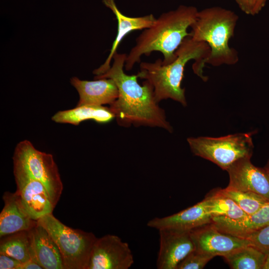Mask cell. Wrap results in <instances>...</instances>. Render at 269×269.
<instances>
[{
	"instance_id": "cell-1",
	"label": "cell",
	"mask_w": 269,
	"mask_h": 269,
	"mask_svg": "<svg viewBox=\"0 0 269 269\" xmlns=\"http://www.w3.org/2000/svg\"><path fill=\"white\" fill-rule=\"evenodd\" d=\"M127 54L116 52L114 62L103 74L95 80L110 78L119 90V96L110 105L117 123L124 127L146 126L158 127L172 132V128L166 120L164 111L156 102L152 86L145 80L140 85L137 74L129 75L124 70Z\"/></svg>"
},
{
	"instance_id": "cell-2",
	"label": "cell",
	"mask_w": 269,
	"mask_h": 269,
	"mask_svg": "<svg viewBox=\"0 0 269 269\" xmlns=\"http://www.w3.org/2000/svg\"><path fill=\"white\" fill-rule=\"evenodd\" d=\"M210 49L204 42L193 40L190 35L182 41L175 52L176 58L168 64H163L161 59L153 63L141 62L138 78L148 81L153 87L155 99L160 101L171 99L187 106L185 89L181 86L186 64L194 60L193 70L197 76L206 81L203 69L209 56Z\"/></svg>"
},
{
	"instance_id": "cell-3",
	"label": "cell",
	"mask_w": 269,
	"mask_h": 269,
	"mask_svg": "<svg viewBox=\"0 0 269 269\" xmlns=\"http://www.w3.org/2000/svg\"><path fill=\"white\" fill-rule=\"evenodd\" d=\"M198 12L193 6L181 5L175 10L162 13L136 38L135 45L127 55L125 69L132 70L135 63L140 61L142 55H149L153 51L163 54V64L173 61L176 50L190 35L188 28L195 21Z\"/></svg>"
},
{
	"instance_id": "cell-4",
	"label": "cell",
	"mask_w": 269,
	"mask_h": 269,
	"mask_svg": "<svg viewBox=\"0 0 269 269\" xmlns=\"http://www.w3.org/2000/svg\"><path fill=\"white\" fill-rule=\"evenodd\" d=\"M239 19L234 11L219 6L198 11L190 27V36L197 41L204 42L210 52L205 63L213 66L234 65L239 61L238 53L230 47Z\"/></svg>"
},
{
	"instance_id": "cell-5",
	"label": "cell",
	"mask_w": 269,
	"mask_h": 269,
	"mask_svg": "<svg viewBox=\"0 0 269 269\" xmlns=\"http://www.w3.org/2000/svg\"><path fill=\"white\" fill-rule=\"evenodd\" d=\"M37 223L47 231L57 244L64 269H87L97 239L93 233L71 228L52 213L41 217Z\"/></svg>"
},
{
	"instance_id": "cell-6",
	"label": "cell",
	"mask_w": 269,
	"mask_h": 269,
	"mask_svg": "<svg viewBox=\"0 0 269 269\" xmlns=\"http://www.w3.org/2000/svg\"><path fill=\"white\" fill-rule=\"evenodd\" d=\"M187 142L195 155L211 161L226 171L239 159L251 158L254 149L251 133L219 137H189Z\"/></svg>"
},
{
	"instance_id": "cell-7",
	"label": "cell",
	"mask_w": 269,
	"mask_h": 269,
	"mask_svg": "<svg viewBox=\"0 0 269 269\" xmlns=\"http://www.w3.org/2000/svg\"><path fill=\"white\" fill-rule=\"evenodd\" d=\"M13 164L21 167L45 187L52 203L56 205L63 191L58 167L52 154L40 151L27 140L19 142L14 152Z\"/></svg>"
},
{
	"instance_id": "cell-8",
	"label": "cell",
	"mask_w": 269,
	"mask_h": 269,
	"mask_svg": "<svg viewBox=\"0 0 269 269\" xmlns=\"http://www.w3.org/2000/svg\"><path fill=\"white\" fill-rule=\"evenodd\" d=\"M134 263L128 243L115 235L97 238L87 269H128Z\"/></svg>"
},
{
	"instance_id": "cell-9",
	"label": "cell",
	"mask_w": 269,
	"mask_h": 269,
	"mask_svg": "<svg viewBox=\"0 0 269 269\" xmlns=\"http://www.w3.org/2000/svg\"><path fill=\"white\" fill-rule=\"evenodd\" d=\"M16 192L25 211L34 220L52 213L55 208L45 186L20 166L13 164Z\"/></svg>"
},
{
	"instance_id": "cell-10",
	"label": "cell",
	"mask_w": 269,
	"mask_h": 269,
	"mask_svg": "<svg viewBox=\"0 0 269 269\" xmlns=\"http://www.w3.org/2000/svg\"><path fill=\"white\" fill-rule=\"evenodd\" d=\"M189 233L195 251L214 257H224L251 245L248 240L223 233L212 223L192 230Z\"/></svg>"
},
{
	"instance_id": "cell-11",
	"label": "cell",
	"mask_w": 269,
	"mask_h": 269,
	"mask_svg": "<svg viewBox=\"0 0 269 269\" xmlns=\"http://www.w3.org/2000/svg\"><path fill=\"white\" fill-rule=\"evenodd\" d=\"M229 183L227 187L256 193L269 201V173L265 167L253 164L250 157L239 159L227 170Z\"/></svg>"
},
{
	"instance_id": "cell-12",
	"label": "cell",
	"mask_w": 269,
	"mask_h": 269,
	"mask_svg": "<svg viewBox=\"0 0 269 269\" xmlns=\"http://www.w3.org/2000/svg\"><path fill=\"white\" fill-rule=\"evenodd\" d=\"M159 249L156 260L158 269H177L180 263L195 250L189 231L158 230Z\"/></svg>"
},
{
	"instance_id": "cell-13",
	"label": "cell",
	"mask_w": 269,
	"mask_h": 269,
	"mask_svg": "<svg viewBox=\"0 0 269 269\" xmlns=\"http://www.w3.org/2000/svg\"><path fill=\"white\" fill-rule=\"evenodd\" d=\"M212 216L207 211L204 200L175 214L155 217L147 223L150 228L179 231H190L212 223Z\"/></svg>"
},
{
	"instance_id": "cell-14",
	"label": "cell",
	"mask_w": 269,
	"mask_h": 269,
	"mask_svg": "<svg viewBox=\"0 0 269 269\" xmlns=\"http://www.w3.org/2000/svg\"><path fill=\"white\" fill-rule=\"evenodd\" d=\"M70 83L79 95L77 106L110 105L119 96L118 88L114 80L110 78L86 81L74 77L71 78Z\"/></svg>"
},
{
	"instance_id": "cell-15",
	"label": "cell",
	"mask_w": 269,
	"mask_h": 269,
	"mask_svg": "<svg viewBox=\"0 0 269 269\" xmlns=\"http://www.w3.org/2000/svg\"><path fill=\"white\" fill-rule=\"evenodd\" d=\"M2 199L4 207L0 214V238L17 232L29 230L37 224L24 208L16 191H6Z\"/></svg>"
},
{
	"instance_id": "cell-16",
	"label": "cell",
	"mask_w": 269,
	"mask_h": 269,
	"mask_svg": "<svg viewBox=\"0 0 269 269\" xmlns=\"http://www.w3.org/2000/svg\"><path fill=\"white\" fill-rule=\"evenodd\" d=\"M102 2L116 16L118 21V32L106 61L98 68L94 70L93 73L96 75L103 74L109 69L114 54L117 52L120 43L127 34L134 30L148 28L156 20V18L152 14L140 17L126 16L119 9L115 0H102Z\"/></svg>"
},
{
	"instance_id": "cell-17",
	"label": "cell",
	"mask_w": 269,
	"mask_h": 269,
	"mask_svg": "<svg viewBox=\"0 0 269 269\" xmlns=\"http://www.w3.org/2000/svg\"><path fill=\"white\" fill-rule=\"evenodd\" d=\"M219 231L243 238L247 235L269 225V202L256 212L239 220L212 217L211 223Z\"/></svg>"
},
{
	"instance_id": "cell-18",
	"label": "cell",
	"mask_w": 269,
	"mask_h": 269,
	"mask_svg": "<svg viewBox=\"0 0 269 269\" xmlns=\"http://www.w3.org/2000/svg\"><path fill=\"white\" fill-rule=\"evenodd\" d=\"M30 231L34 257L43 269H64L59 248L47 231L37 223Z\"/></svg>"
},
{
	"instance_id": "cell-19",
	"label": "cell",
	"mask_w": 269,
	"mask_h": 269,
	"mask_svg": "<svg viewBox=\"0 0 269 269\" xmlns=\"http://www.w3.org/2000/svg\"><path fill=\"white\" fill-rule=\"evenodd\" d=\"M115 115L109 108L103 106L82 105L56 113L52 120L57 123L70 124L78 125L81 122L86 120H93L100 124L110 122Z\"/></svg>"
},
{
	"instance_id": "cell-20",
	"label": "cell",
	"mask_w": 269,
	"mask_h": 269,
	"mask_svg": "<svg viewBox=\"0 0 269 269\" xmlns=\"http://www.w3.org/2000/svg\"><path fill=\"white\" fill-rule=\"evenodd\" d=\"M30 230L17 232L1 237L0 254L11 257L22 263L29 260L36 261L32 247Z\"/></svg>"
},
{
	"instance_id": "cell-21",
	"label": "cell",
	"mask_w": 269,
	"mask_h": 269,
	"mask_svg": "<svg viewBox=\"0 0 269 269\" xmlns=\"http://www.w3.org/2000/svg\"><path fill=\"white\" fill-rule=\"evenodd\" d=\"M206 209L214 217H222L230 220H239L248 215L230 198L214 190L203 199Z\"/></svg>"
},
{
	"instance_id": "cell-22",
	"label": "cell",
	"mask_w": 269,
	"mask_h": 269,
	"mask_svg": "<svg viewBox=\"0 0 269 269\" xmlns=\"http://www.w3.org/2000/svg\"><path fill=\"white\" fill-rule=\"evenodd\" d=\"M233 269H263L266 254L249 245L223 257Z\"/></svg>"
},
{
	"instance_id": "cell-23",
	"label": "cell",
	"mask_w": 269,
	"mask_h": 269,
	"mask_svg": "<svg viewBox=\"0 0 269 269\" xmlns=\"http://www.w3.org/2000/svg\"><path fill=\"white\" fill-rule=\"evenodd\" d=\"M224 195L230 198L247 214H252L269 202L264 197L252 192L243 191L228 187L219 189Z\"/></svg>"
},
{
	"instance_id": "cell-24",
	"label": "cell",
	"mask_w": 269,
	"mask_h": 269,
	"mask_svg": "<svg viewBox=\"0 0 269 269\" xmlns=\"http://www.w3.org/2000/svg\"><path fill=\"white\" fill-rule=\"evenodd\" d=\"M214 257L194 250L180 263L177 269H202Z\"/></svg>"
},
{
	"instance_id": "cell-25",
	"label": "cell",
	"mask_w": 269,
	"mask_h": 269,
	"mask_svg": "<svg viewBox=\"0 0 269 269\" xmlns=\"http://www.w3.org/2000/svg\"><path fill=\"white\" fill-rule=\"evenodd\" d=\"M251 245L265 254L269 252V225L245 236Z\"/></svg>"
},
{
	"instance_id": "cell-26",
	"label": "cell",
	"mask_w": 269,
	"mask_h": 269,
	"mask_svg": "<svg viewBox=\"0 0 269 269\" xmlns=\"http://www.w3.org/2000/svg\"><path fill=\"white\" fill-rule=\"evenodd\" d=\"M21 263L11 257L0 254V269H19Z\"/></svg>"
},
{
	"instance_id": "cell-27",
	"label": "cell",
	"mask_w": 269,
	"mask_h": 269,
	"mask_svg": "<svg viewBox=\"0 0 269 269\" xmlns=\"http://www.w3.org/2000/svg\"><path fill=\"white\" fill-rule=\"evenodd\" d=\"M242 11L252 15V0H235Z\"/></svg>"
},
{
	"instance_id": "cell-28",
	"label": "cell",
	"mask_w": 269,
	"mask_h": 269,
	"mask_svg": "<svg viewBox=\"0 0 269 269\" xmlns=\"http://www.w3.org/2000/svg\"><path fill=\"white\" fill-rule=\"evenodd\" d=\"M267 0H252V15L258 14L265 6Z\"/></svg>"
},
{
	"instance_id": "cell-29",
	"label": "cell",
	"mask_w": 269,
	"mask_h": 269,
	"mask_svg": "<svg viewBox=\"0 0 269 269\" xmlns=\"http://www.w3.org/2000/svg\"><path fill=\"white\" fill-rule=\"evenodd\" d=\"M19 269H43L41 266L35 261L29 260L21 263Z\"/></svg>"
},
{
	"instance_id": "cell-30",
	"label": "cell",
	"mask_w": 269,
	"mask_h": 269,
	"mask_svg": "<svg viewBox=\"0 0 269 269\" xmlns=\"http://www.w3.org/2000/svg\"><path fill=\"white\" fill-rule=\"evenodd\" d=\"M263 269H269V252L266 254V262Z\"/></svg>"
},
{
	"instance_id": "cell-31",
	"label": "cell",
	"mask_w": 269,
	"mask_h": 269,
	"mask_svg": "<svg viewBox=\"0 0 269 269\" xmlns=\"http://www.w3.org/2000/svg\"><path fill=\"white\" fill-rule=\"evenodd\" d=\"M264 167L267 170V171L269 173V159L268 160V162H267V164H266Z\"/></svg>"
}]
</instances>
